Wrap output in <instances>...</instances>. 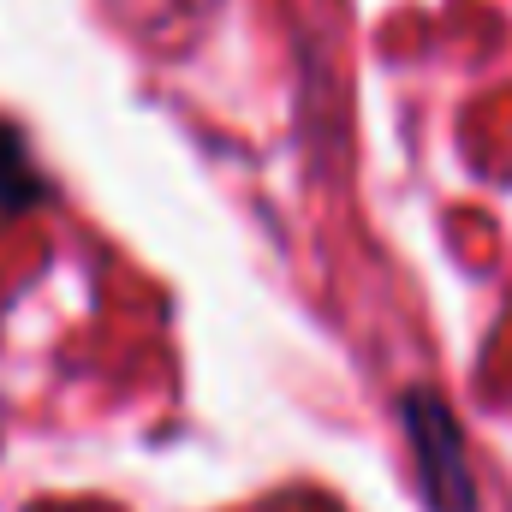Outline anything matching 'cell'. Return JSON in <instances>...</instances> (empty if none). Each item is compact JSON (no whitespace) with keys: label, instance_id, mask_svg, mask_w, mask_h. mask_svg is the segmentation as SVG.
<instances>
[{"label":"cell","instance_id":"obj_1","mask_svg":"<svg viewBox=\"0 0 512 512\" xmlns=\"http://www.w3.org/2000/svg\"><path fill=\"white\" fill-rule=\"evenodd\" d=\"M399 417H405V435H411V453H417V483H423L429 512H477V477H471V459H465L459 417L429 387H411Z\"/></svg>","mask_w":512,"mask_h":512},{"label":"cell","instance_id":"obj_2","mask_svg":"<svg viewBox=\"0 0 512 512\" xmlns=\"http://www.w3.org/2000/svg\"><path fill=\"white\" fill-rule=\"evenodd\" d=\"M42 191V179L24 167V143L0 126V209H24Z\"/></svg>","mask_w":512,"mask_h":512}]
</instances>
